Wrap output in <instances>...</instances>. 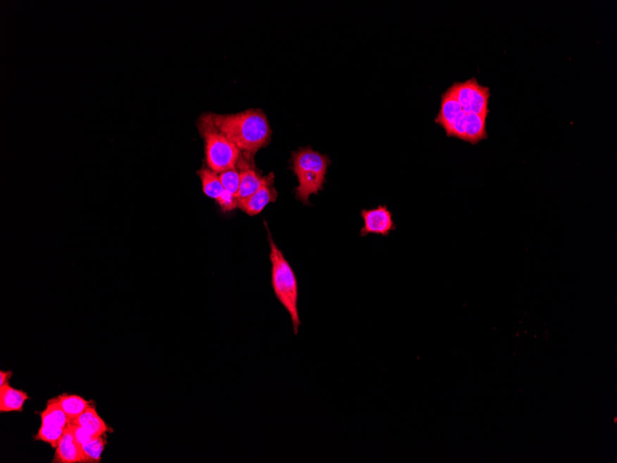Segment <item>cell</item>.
I'll return each mask as SVG.
<instances>
[{"instance_id": "obj_1", "label": "cell", "mask_w": 617, "mask_h": 463, "mask_svg": "<svg viewBox=\"0 0 617 463\" xmlns=\"http://www.w3.org/2000/svg\"><path fill=\"white\" fill-rule=\"evenodd\" d=\"M213 123L246 159L254 160L261 148L271 141L268 118L260 109H248L237 114H212Z\"/></svg>"}, {"instance_id": "obj_2", "label": "cell", "mask_w": 617, "mask_h": 463, "mask_svg": "<svg viewBox=\"0 0 617 463\" xmlns=\"http://www.w3.org/2000/svg\"><path fill=\"white\" fill-rule=\"evenodd\" d=\"M270 245L269 259L271 262V285L273 292L282 307L286 309L292 319L293 333L299 334L301 325L299 313V282L294 269L283 253L275 245L268 230Z\"/></svg>"}, {"instance_id": "obj_3", "label": "cell", "mask_w": 617, "mask_h": 463, "mask_svg": "<svg viewBox=\"0 0 617 463\" xmlns=\"http://www.w3.org/2000/svg\"><path fill=\"white\" fill-rule=\"evenodd\" d=\"M292 169L299 180L295 197L302 204H310L311 195L323 189L331 159L328 154L314 151L310 147L299 148L292 153Z\"/></svg>"}, {"instance_id": "obj_4", "label": "cell", "mask_w": 617, "mask_h": 463, "mask_svg": "<svg viewBox=\"0 0 617 463\" xmlns=\"http://www.w3.org/2000/svg\"><path fill=\"white\" fill-rule=\"evenodd\" d=\"M198 128L204 140L207 167L218 174L236 168L242 152L216 126L212 113H206L199 118Z\"/></svg>"}, {"instance_id": "obj_5", "label": "cell", "mask_w": 617, "mask_h": 463, "mask_svg": "<svg viewBox=\"0 0 617 463\" xmlns=\"http://www.w3.org/2000/svg\"><path fill=\"white\" fill-rule=\"evenodd\" d=\"M451 87L466 114L474 113L488 117L490 88L480 85L476 78L468 79L464 82H454Z\"/></svg>"}, {"instance_id": "obj_6", "label": "cell", "mask_w": 617, "mask_h": 463, "mask_svg": "<svg viewBox=\"0 0 617 463\" xmlns=\"http://www.w3.org/2000/svg\"><path fill=\"white\" fill-rule=\"evenodd\" d=\"M361 216L363 219V227L361 230V237L370 234L387 237L391 231L397 228L393 221V214L385 204H380L373 209H363Z\"/></svg>"}, {"instance_id": "obj_7", "label": "cell", "mask_w": 617, "mask_h": 463, "mask_svg": "<svg viewBox=\"0 0 617 463\" xmlns=\"http://www.w3.org/2000/svg\"><path fill=\"white\" fill-rule=\"evenodd\" d=\"M274 183V172H270L267 176L263 177V182L258 191L251 197L239 201L238 209L251 216L262 212L267 204L277 201L278 192Z\"/></svg>"}, {"instance_id": "obj_8", "label": "cell", "mask_w": 617, "mask_h": 463, "mask_svg": "<svg viewBox=\"0 0 617 463\" xmlns=\"http://www.w3.org/2000/svg\"><path fill=\"white\" fill-rule=\"evenodd\" d=\"M237 169L239 172L240 183L238 192L235 195L238 201L253 195L259 190L263 182V177L257 171L254 160L246 159L240 154L237 162Z\"/></svg>"}, {"instance_id": "obj_9", "label": "cell", "mask_w": 617, "mask_h": 463, "mask_svg": "<svg viewBox=\"0 0 617 463\" xmlns=\"http://www.w3.org/2000/svg\"><path fill=\"white\" fill-rule=\"evenodd\" d=\"M53 462L85 463L86 458L81 445L77 442L70 426L65 428L61 442L56 449Z\"/></svg>"}, {"instance_id": "obj_10", "label": "cell", "mask_w": 617, "mask_h": 463, "mask_svg": "<svg viewBox=\"0 0 617 463\" xmlns=\"http://www.w3.org/2000/svg\"><path fill=\"white\" fill-rule=\"evenodd\" d=\"M441 99L440 111H439L437 117L435 118V123L442 126L447 135H449L451 128L464 111H463L461 104L456 99L451 86L442 94Z\"/></svg>"}, {"instance_id": "obj_11", "label": "cell", "mask_w": 617, "mask_h": 463, "mask_svg": "<svg viewBox=\"0 0 617 463\" xmlns=\"http://www.w3.org/2000/svg\"><path fill=\"white\" fill-rule=\"evenodd\" d=\"M28 400L30 397L27 393L11 387L10 384L0 387V412L2 414L23 412V406Z\"/></svg>"}, {"instance_id": "obj_12", "label": "cell", "mask_w": 617, "mask_h": 463, "mask_svg": "<svg viewBox=\"0 0 617 463\" xmlns=\"http://www.w3.org/2000/svg\"><path fill=\"white\" fill-rule=\"evenodd\" d=\"M71 423L84 427L94 436H104L106 433L113 431L111 427L106 424V421L102 419V417L97 414L96 408L92 405L76 419L71 421Z\"/></svg>"}, {"instance_id": "obj_13", "label": "cell", "mask_w": 617, "mask_h": 463, "mask_svg": "<svg viewBox=\"0 0 617 463\" xmlns=\"http://www.w3.org/2000/svg\"><path fill=\"white\" fill-rule=\"evenodd\" d=\"M40 417L41 424L59 427V428H67L71 423L69 415L62 409L56 397L47 402L46 408L40 412Z\"/></svg>"}, {"instance_id": "obj_14", "label": "cell", "mask_w": 617, "mask_h": 463, "mask_svg": "<svg viewBox=\"0 0 617 463\" xmlns=\"http://www.w3.org/2000/svg\"><path fill=\"white\" fill-rule=\"evenodd\" d=\"M485 116L474 114H466V130L464 142L471 144H479L480 142L488 138L487 129H486Z\"/></svg>"}, {"instance_id": "obj_15", "label": "cell", "mask_w": 617, "mask_h": 463, "mask_svg": "<svg viewBox=\"0 0 617 463\" xmlns=\"http://www.w3.org/2000/svg\"><path fill=\"white\" fill-rule=\"evenodd\" d=\"M56 399L64 412L69 415L71 421L76 419L92 405V402H88L78 395L62 394L61 396L56 397Z\"/></svg>"}, {"instance_id": "obj_16", "label": "cell", "mask_w": 617, "mask_h": 463, "mask_svg": "<svg viewBox=\"0 0 617 463\" xmlns=\"http://www.w3.org/2000/svg\"><path fill=\"white\" fill-rule=\"evenodd\" d=\"M198 175L200 176L201 183H203V190L204 194L210 198L218 200L220 195L225 191L223 185H222L219 175L215 171H211L209 168L204 167L198 171Z\"/></svg>"}, {"instance_id": "obj_17", "label": "cell", "mask_w": 617, "mask_h": 463, "mask_svg": "<svg viewBox=\"0 0 617 463\" xmlns=\"http://www.w3.org/2000/svg\"><path fill=\"white\" fill-rule=\"evenodd\" d=\"M106 445V441L104 436H94L90 440L82 445L87 463L100 462Z\"/></svg>"}, {"instance_id": "obj_18", "label": "cell", "mask_w": 617, "mask_h": 463, "mask_svg": "<svg viewBox=\"0 0 617 463\" xmlns=\"http://www.w3.org/2000/svg\"><path fill=\"white\" fill-rule=\"evenodd\" d=\"M63 428L59 427L44 426L41 424L39 430H38L37 436H35V440L43 441L44 443L49 444L50 446L56 449L61 442L62 436L64 434Z\"/></svg>"}, {"instance_id": "obj_19", "label": "cell", "mask_w": 617, "mask_h": 463, "mask_svg": "<svg viewBox=\"0 0 617 463\" xmlns=\"http://www.w3.org/2000/svg\"><path fill=\"white\" fill-rule=\"evenodd\" d=\"M222 185H223L225 191L231 192L235 195L239 191L240 177L239 172L237 168L228 169V171L219 174Z\"/></svg>"}, {"instance_id": "obj_20", "label": "cell", "mask_w": 617, "mask_h": 463, "mask_svg": "<svg viewBox=\"0 0 617 463\" xmlns=\"http://www.w3.org/2000/svg\"><path fill=\"white\" fill-rule=\"evenodd\" d=\"M216 202L224 212H230V211L238 209V199L236 198L235 195L225 191V190Z\"/></svg>"}, {"instance_id": "obj_21", "label": "cell", "mask_w": 617, "mask_h": 463, "mask_svg": "<svg viewBox=\"0 0 617 463\" xmlns=\"http://www.w3.org/2000/svg\"><path fill=\"white\" fill-rule=\"evenodd\" d=\"M70 427L73 430L74 438L80 445H84L86 442L94 438V436L88 432L84 427L78 426V424L70 423Z\"/></svg>"}, {"instance_id": "obj_22", "label": "cell", "mask_w": 617, "mask_h": 463, "mask_svg": "<svg viewBox=\"0 0 617 463\" xmlns=\"http://www.w3.org/2000/svg\"><path fill=\"white\" fill-rule=\"evenodd\" d=\"M13 376L11 371H0V387L8 384V380Z\"/></svg>"}]
</instances>
